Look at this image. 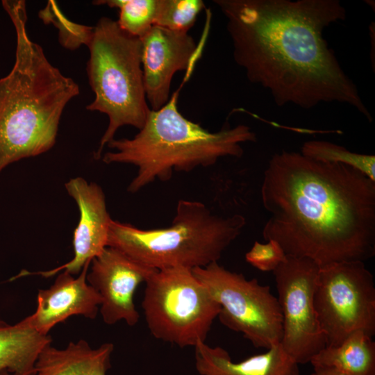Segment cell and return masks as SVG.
Listing matches in <instances>:
<instances>
[{"instance_id": "1", "label": "cell", "mask_w": 375, "mask_h": 375, "mask_svg": "<svg viewBox=\"0 0 375 375\" xmlns=\"http://www.w3.org/2000/svg\"><path fill=\"white\" fill-rule=\"evenodd\" d=\"M227 23L233 58L277 106L310 109L347 103L372 117L323 32L346 18L338 0H215Z\"/></svg>"}, {"instance_id": "2", "label": "cell", "mask_w": 375, "mask_h": 375, "mask_svg": "<svg viewBox=\"0 0 375 375\" xmlns=\"http://www.w3.org/2000/svg\"><path fill=\"white\" fill-rule=\"evenodd\" d=\"M261 199L263 238L287 256L323 267L375 255V181L357 169L282 151L264 172Z\"/></svg>"}, {"instance_id": "3", "label": "cell", "mask_w": 375, "mask_h": 375, "mask_svg": "<svg viewBox=\"0 0 375 375\" xmlns=\"http://www.w3.org/2000/svg\"><path fill=\"white\" fill-rule=\"evenodd\" d=\"M2 6L14 24L17 45L14 66L0 79V172L52 148L64 108L80 92L29 38L25 1L3 0Z\"/></svg>"}, {"instance_id": "4", "label": "cell", "mask_w": 375, "mask_h": 375, "mask_svg": "<svg viewBox=\"0 0 375 375\" xmlns=\"http://www.w3.org/2000/svg\"><path fill=\"white\" fill-rule=\"evenodd\" d=\"M180 88L161 108L150 110L133 138L113 139L107 144L115 151L103 155L105 163L138 167L129 192H137L156 180L167 181L174 172L209 167L223 157L240 158L244 153L242 144L256 141V133L247 125L210 132L185 118L177 106Z\"/></svg>"}, {"instance_id": "5", "label": "cell", "mask_w": 375, "mask_h": 375, "mask_svg": "<svg viewBox=\"0 0 375 375\" xmlns=\"http://www.w3.org/2000/svg\"><path fill=\"white\" fill-rule=\"evenodd\" d=\"M245 225L241 215L219 216L201 202L181 199L166 228L145 230L111 219L107 246L157 270L193 269L218 262Z\"/></svg>"}, {"instance_id": "6", "label": "cell", "mask_w": 375, "mask_h": 375, "mask_svg": "<svg viewBox=\"0 0 375 375\" xmlns=\"http://www.w3.org/2000/svg\"><path fill=\"white\" fill-rule=\"evenodd\" d=\"M87 72L94 100L86 109L107 115L109 122L96 158L114 139L119 128L140 130L151 110L146 99L142 67V42L120 28L117 21L101 17L87 45Z\"/></svg>"}, {"instance_id": "7", "label": "cell", "mask_w": 375, "mask_h": 375, "mask_svg": "<svg viewBox=\"0 0 375 375\" xmlns=\"http://www.w3.org/2000/svg\"><path fill=\"white\" fill-rule=\"evenodd\" d=\"M145 284L142 308L155 338L181 348L206 342L220 306L192 269L156 270Z\"/></svg>"}, {"instance_id": "8", "label": "cell", "mask_w": 375, "mask_h": 375, "mask_svg": "<svg viewBox=\"0 0 375 375\" xmlns=\"http://www.w3.org/2000/svg\"><path fill=\"white\" fill-rule=\"evenodd\" d=\"M192 272L219 305L217 317L224 326L242 333L256 348L268 349L281 342V307L269 286L256 278L248 280L218 262Z\"/></svg>"}, {"instance_id": "9", "label": "cell", "mask_w": 375, "mask_h": 375, "mask_svg": "<svg viewBox=\"0 0 375 375\" xmlns=\"http://www.w3.org/2000/svg\"><path fill=\"white\" fill-rule=\"evenodd\" d=\"M314 306L326 346H337L350 334H375V283L364 262L320 267Z\"/></svg>"}, {"instance_id": "10", "label": "cell", "mask_w": 375, "mask_h": 375, "mask_svg": "<svg viewBox=\"0 0 375 375\" xmlns=\"http://www.w3.org/2000/svg\"><path fill=\"white\" fill-rule=\"evenodd\" d=\"M319 269L311 259L287 256L273 271L283 317L281 344L299 365L326 345L314 306Z\"/></svg>"}, {"instance_id": "11", "label": "cell", "mask_w": 375, "mask_h": 375, "mask_svg": "<svg viewBox=\"0 0 375 375\" xmlns=\"http://www.w3.org/2000/svg\"><path fill=\"white\" fill-rule=\"evenodd\" d=\"M88 283L99 294V312L106 324L124 321L133 326L140 314L134 303L135 290L157 270L139 263L119 250L106 247L91 262Z\"/></svg>"}, {"instance_id": "12", "label": "cell", "mask_w": 375, "mask_h": 375, "mask_svg": "<svg viewBox=\"0 0 375 375\" xmlns=\"http://www.w3.org/2000/svg\"><path fill=\"white\" fill-rule=\"evenodd\" d=\"M140 40L146 99L151 110H156L170 99V87L174 74L178 71L190 72L201 48L188 33L156 25Z\"/></svg>"}, {"instance_id": "13", "label": "cell", "mask_w": 375, "mask_h": 375, "mask_svg": "<svg viewBox=\"0 0 375 375\" xmlns=\"http://www.w3.org/2000/svg\"><path fill=\"white\" fill-rule=\"evenodd\" d=\"M68 194L75 200L80 212L78 224L74 231V257L69 262L51 270L28 272L50 277L61 270L74 275L81 272L88 262L100 255L108 243L111 218L108 212L104 193L97 183H88L81 177L71 178L65 183Z\"/></svg>"}, {"instance_id": "14", "label": "cell", "mask_w": 375, "mask_h": 375, "mask_svg": "<svg viewBox=\"0 0 375 375\" xmlns=\"http://www.w3.org/2000/svg\"><path fill=\"white\" fill-rule=\"evenodd\" d=\"M90 263L85 265L78 277L64 271L49 288L40 290L36 310L20 322L47 335L54 326L71 316L94 319L99 312L101 298L87 281Z\"/></svg>"}, {"instance_id": "15", "label": "cell", "mask_w": 375, "mask_h": 375, "mask_svg": "<svg viewBox=\"0 0 375 375\" xmlns=\"http://www.w3.org/2000/svg\"><path fill=\"white\" fill-rule=\"evenodd\" d=\"M194 352L195 368L200 375H300L299 364L281 342L238 362L225 349L209 346L206 342H199Z\"/></svg>"}, {"instance_id": "16", "label": "cell", "mask_w": 375, "mask_h": 375, "mask_svg": "<svg viewBox=\"0 0 375 375\" xmlns=\"http://www.w3.org/2000/svg\"><path fill=\"white\" fill-rule=\"evenodd\" d=\"M114 349L112 343L92 349L84 340L65 349L47 345L40 353L34 375H106Z\"/></svg>"}, {"instance_id": "17", "label": "cell", "mask_w": 375, "mask_h": 375, "mask_svg": "<svg viewBox=\"0 0 375 375\" xmlns=\"http://www.w3.org/2000/svg\"><path fill=\"white\" fill-rule=\"evenodd\" d=\"M51 341L49 335H42L20 322L10 324L0 320V371L34 375L40 353Z\"/></svg>"}, {"instance_id": "18", "label": "cell", "mask_w": 375, "mask_h": 375, "mask_svg": "<svg viewBox=\"0 0 375 375\" xmlns=\"http://www.w3.org/2000/svg\"><path fill=\"white\" fill-rule=\"evenodd\" d=\"M313 367H333L349 375H375V342L362 331L337 346H326L310 361Z\"/></svg>"}, {"instance_id": "19", "label": "cell", "mask_w": 375, "mask_h": 375, "mask_svg": "<svg viewBox=\"0 0 375 375\" xmlns=\"http://www.w3.org/2000/svg\"><path fill=\"white\" fill-rule=\"evenodd\" d=\"M301 153L315 160L351 167L375 181L374 155L351 152L344 147L324 140L304 142Z\"/></svg>"}, {"instance_id": "20", "label": "cell", "mask_w": 375, "mask_h": 375, "mask_svg": "<svg viewBox=\"0 0 375 375\" xmlns=\"http://www.w3.org/2000/svg\"><path fill=\"white\" fill-rule=\"evenodd\" d=\"M93 3L119 9L120 28L141 38L155 25L160 0H101Z\"/></svg>"}, {"instance_id": "21", "label": "cell", "mask_w": 375, "mask_h": 375, "mask_svg": "<svg viewBox=\"0 0 375 375\" xmlns=\"http://www.w3.org/2000/svg\"><path fill=\"white\" fill-rule=\"evenodd\" d=\"M203 8L201 0H160L155 25L188 33Z\"/></svg>"}, {"instance_id": "22", "label": "cell", "mask_w": 375, "mask_h": 375, "mask_svg": "<svg viewBox=\"0 0 375 375\" xmlns=\"http://www.w3.org/2000/svg\"><path fill=\"white\" fill-rule=\"evenodd\" d=\"M39 16L45 23L53 22L59 29V41L65 48L75 49L81 44L88 45L93 27L77 24L68 20L58 9L53 1H49Z\"/></svg>"}, {"instance_id": "23", "label": "cell", "mask_w": 375, "mask_h": 375, "mask_svg": "<svg viewBox=\"0 0 375 375\" xmlns=\"http://www.w3.org/2000/svg\"><path fill=\"white\" fill-rule=\"evenodd\" d=\"M266 242L255 241L245 254V259L260 271L273 272L285 260L287 255L276 241L269 240Z\"/></svg>"}, {"instance_id": "24", "label": "cell", "mask_w": 375, "mask_h": 375, "mask_svg": "<svg viewBox=\"0 0 375 375\" xmlns=\"http://www.w3.org/2000/svg\"><path fill=\"white\" fill-rule=\"evenodd\" d=\"M313 368L314 371L310 375H349L333 367L316 366Z\"/></svg>"}, {"instance_id": "25", "label": "cell", "mask_w": 375, "mask_h": 375, "mask_svg": "<svg viewBox=\"0 0 375 375\" xmlns=\"http://www.w3.org/2000/svg\"><path fill=\"white\" fill-rule=\"evenodd\" d=\"M0 375H12V374L7 370H1Z\"/></svg>"}]
</instances>
